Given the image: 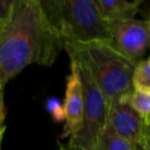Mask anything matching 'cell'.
<instances>
[{
  "label": "cell",
  "mask_w": 150,
  "mask_h": 150,
  "mask_svg": "<svg viewBox=\"0 0 150 150\" xmlns=\"http://www.w3.org/2000/svg\"><path fill=\"white\" fill-rule=\"evenodd\" d=\"M133 150H150V140H144L133 144Z\"/></svg>",
  "instance_id": "cell-14"
},
{
  "label": "cell",
  "mask_w": 150,
  "mask_h": 150,
  "mask_svg": "<svg viewBox=\"0 0 150 150\" xmlns=\"http://www.w3.org/2000/svg\"><path fill=\"white\" fill-rule=\"evenodd\" d=\"M108 24L112 41L117 50L134 62L141 61L150 41L149 21L132 19Z\"/></svg>",
  "instance_id": "cell-5"
},
{
  "label": "cell",
  "mask_w": 150,
  "mask_h": 150,
  "mask_svg": "<svg viewBox=\"0 0 150 150\" xmlns=\"http://www.w3.org/2000/svg\"><path fill=\"white\" fill-rule=\"evenodd\" d=\"M63 47L69 57L88 69L108 105L133 90L132 77L137 63L121 54L113 41L88 43L63 41Z\"/></svg>",
  "instance_id": "cell-2"
},
{
  "label": "cell",
  "mask_w": 150,
  "mask_h": 150,
  "mask_svg": "<svg viewBox=\"0 0 150 150\" xmlns=\"http://www.w3.org/2000/svg\"><path fill=\"white\" fill-rule=\"evenodd\" d=\"M125 97L129 106L139 114L144 122L150 125V92L132 90Z\"/></svg>",
  "instance_id": "cell-9"
},
{
  "label": "cell",
  "mask_w": 150,
  "mask_h": 150,
  "mask_svg": "<svg viewBox=\"0 0 150 150\" xmlns=\"http://www.w3.org/2000/svg\"><path fill=\"white\" fill-rule=\"evenodd\" d=\"M96 150H133V144L116 135L106 125L99 138Z\"/></svg>",
  "instance_id": "cell-10"
},
{
  "label": "cell",
  "mask_w": 150,
  "mask_h": 150,
  "mask_svg": "<svg viewBox=\"0 0 150 150\" xmlns=\"http://www.w3.org/2000/svg\"><path fill=\"white\" fill-rule=\"evenodd\" d=\"M41 6L63 41L88 43L112 41L109 24L94 0H40Z\"/></svg>",
  "instance_id": "cell-3"
},
{
  "label": "cell",
  "mask_w": 150,
  "mask_h": 150,
  "mask_svg": "<svg viewBox=\"0 0 150 150\" xmlns=\"http://www.w3.org/2000/svg\"><path fill=\"white\" fill-rule=\"evenodd\" d=\"M63 50L40 0H13L0 21V91L29 65L52 66Z\"/></svg>",
  "instance_id": "cell-1"
},
{
  "label": "cell",
  "mask_w": 150,
  "mask_h": 150,
  "mask_svg": "<svg viewBox=\"0 0 150 150\" xmlns=\"http://www.w3.org/2000/svg\"><path fill=\"white\" fill-rule=\"evenodd\" d=\"M59 150H84V149L76 147V146H72L67 143V144H59Z\"/></svg>",
  "instance_id": "cell-15"
},
{
  "label": "cell",
  "mask_w": 150,
  "mask_h": 150,
  "mask_svg": "<svg viewBox=\"0 0 150 150\" xmlns=\"http://www.w3.org/2000/svg\"><path fill=\"white\" fill-rule=\"evenodd\" d=\"M5 119V106H4V98H3V91H0V133L6 127L4 125Z\"/></svg>",
  "instance_id": "cell-12"
},
{
  "label": "cell",
  "mask_w": 150,
  "mask_h": 150,
  "mask_svg": "<svg viewBox=\"0 0 150 150\" xmlns=\"http://www.w3.org/2000/svg\"><path fill=\"white\" fill-rule=\"evenodd\" d=\"M13 0H0V21L3 20L11 9Z\"/></svg>",
  "instance_id": "cell-13"
},
{
  "label": "cell",
  "mask_w": 150,
  "mask_h": 150,
  "mask_svg": "<svg viewBox=\"0 0 150 150\" xmlns=\"http://www.w3.org/2000/svg\"><path fill=\"white\" fill-rule=\"evenodd\" d=\"M4 132H5V129L0 133V150H1V144H2V140H3V136H4Z\"/></svg>",
  "instance_id": "cell-16"
},
{
  "label": "cell",
  "mask_w": 150,
  "mask_h": 150,
  "mask_svg": "<svg viewBox=\"0 0 150 150\" xmlns=\"http://www.w3.org/2000/svg\"><path fill=\"white\" fill-rule=\"evenodd\" d=\"M73 60L77 65L81 81L83 114L81 127L70 137L68 144L84 150H96L99 138L107 125L108 103L88 69L75 59Z\"/></svg>",
  "instance_id": "cell-4"
},
{
  "label": "cell",
  "mask_w": 150,
  "mask_h": 150,
  "mask_svg": "<svg viewBox=\"0 0 150 150\" xmlns=\"http://www.w3.org/2000/svg\"><path fill=\"white\" fill-rule=\"evenodd\" d=\"M125 96L109 103L107 125L116 135L132 144L150 140V125H146L129 106Z\"/></svg>",
  "instance_id": "cell-6"
},
{
  "label": "cell",
  "mask_w": 150,
  "mask_h": 150,
  "mask_svg": "<svg viewBox=\"0 0 150 150\" xmlns=\"http://www.w3.org/2000/svg\"><path fill=\"white\" fill-rule=\"evenodd\" d=\"M133 90L150 92V60H141L136 64L132 77Z\"/></svg>",
  "instance_id": "cell-11"
},
{
  "label": "cell",
  "mask_w": 150,
  "mask_h": 150,
  "mask_svg": "<svg viewBox=\"0 0 150 150\" xmlns=\"http://www.w3.org/2000/svg\"><path fill=\"white\" fill-rule=\"evenodd\" d=\"M98 11L108 23L135 19L142 0H94Z\"/></svg>",
  "instance_id": "cell-8"
},
{
  "label": "cell",
  "mask_w": 150,
  "mask_h": 150,
  "mask_svg": "<svg viewBox=\"0 0 150 150\" xmlns=\"http://www.w3.org/2000/svg\"><path fill=\"white\" fill-rule=\"evenodd\" d=\"M70 59V73L67 77L66 93L64 100L65 134L70 137L74 136L80 129L83 114V95L80 81L79 72L76 62Z\"/></svg>",
  "instance_id": "cell-7"
}]
</instances>
